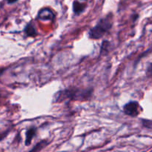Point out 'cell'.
Instances as JSON below:
<instances>
[{"instance_id": "10", "label": "cell", "mask_w": 152, "mask_h": 152, "mask_svg": "<svg viewBox=\"0 0 152 152\" xmlns=\"http://www.w3.org/2000/svg\"><path fill=\"white\" fill-rule=\"evenodd\" d=\"M147 73H148V75H152V64L150 65V67L148 68V70H147Z\"/></svg>"}, {"instance_id": "11", "label": "cell", "mask_w": 152, "mask_h": 152, "mask_svg": "<svg viewBox=\"0 0 152 152\" xmlns=\"http://www.w3.org/2000/svg\"><path fill=\"white\" fill-rule=\"evenodd\" d=\"M6 134H7V133H1V134H0V141H1V140L4 139V137H5Z\"/></svg>"}, {"instance_id": "13", "label": "cell", "mask_w": 152, "mask_h": 152, "mask_svg": "<svg viewBox=\"0 0 152 152\" xmlns=\"http://www.w3.org/2000/svg\"><path fill=\"white\" fill-rule=\"evenodd\" d=\"M3 71H4V69H3V68H0V76H1V74H2Z\"/></svg>"}, {"instance_id": "2", "label": "cell", "mask_w": 152, "mask_h": 152, "mask_svg": "<svg viewBox=\"0 0 152 152\" xmlns=\"http://www.w3.org/2000/svg\"><path fill=\"white\" fill-rule=\"evenodd\" d=\"M112 26L111 23V17L107 16V17L102 19L97 25L95 27H94L90 31H89L88 36L91 39H100L101 37H103L107 32H108Z\"/></svg>"}, {"instance_id": "9", "label": "cell", "mask_w": 152, "mask_h": 152, "mask_svg": "<svg viewBox=\"0 0 152 152\" xmlns=\"http://www.w3.org/2000/svg\"><path fill=\"white\" fill-rule=\"evenodd\" d=\"M142 124L144 127L147 128V129H152V120H142Z\"/></svg>"}, {"instance_id": "8", "label": "cell", "mask_w": 152, "mask_h": 152, "mask_svg": "<svg viewBox=\"0 0 152 152\" xmlns=\"http://www.w3.org/2000/svg\"><path fill=\"white\" fill-rule=\"evenodd\" d=\"M25 31L27 35L29 36V37H35L37 35V31H36L35 28L31 24L25 28Z\"/></svg>"}, {"instance_id": "4", "label": "cell", "mask_w": 152, "mask_h": 152, "mask_svg": "<svg viewBox=\"0 0 152 152\" xmlns=\"http://www.w3.org/2000/svg\"><path fill=\"white\" fill-rule=\"evenodd\" d=\"M39 18L42 20H50L53 18V13L49 9H42L39 13Z\"/></svg>"}, {"instance_id": "6", "label": "cell", "mask_w": 152, "mask_h": 152, "mask_svg": "<svg viewBox=\"0 0 152 152\" xmlns=\"http://www.w3.org/2000/svg\"><path fill=\"white\" fill-rule=\"evenodd\" d=\"M85 8V4H81L79 1H74V4H73V9H74V11L75 13H80L81 12L83 11Z\"/></svg>"}, {"instance_id": "7", "label": "cell", "mask_w": 152, "mask_h": 152, "mask_svg": "<svg viewBox=\"0 0 152 152\" xmlns=\"http://www.w3.org/2000/svg\"><path fill=\"white\" fill-rule=\"evenodd\" d=\"M48 144V141L46 140H44V141H41V142H38V143L37 144V145H35V146L34 147V148H32V150H31L30 152H38L40 150L42 149L44 147H45L46 145H47Z\"/></svg>"}, {"instance_id": "3", "label": "cell", "mask_w": 152, "mask_h": 152, "mask_svg": "<svg viewBox=\"0 0 152 152\" xmlns=\"http://www.w3.org/2000/svg\"><path fill=\"white\" fill-rule=\"evenodd\" d=\"M124 113L130 117H137L140 114V105L137 102L132 101L125 105L123 108Z\"/></svg>"}, {"instance_id": "5", "label": "cell", "mask_w": 152, "mask_h": 152, "mask_svg": "<svg viewBox=\"0 0 152 152\" xmlns=\"http://www.w3.org/2000/svg\"><path fill=\"white\" fill-rule=\"evenodd\" d=\"M36 134V129L34 128H31V129H28L26 132V140H25V144L27 145H30L32 141V139L34 138V135Z\"/></svg>"}, {"instance_id": "1", "label": "cell", "mask_w": 152, "mask_h": 152, "mask_svg": "<svg viewBox=\"0 0 152 152\" xmlns=\"http://www.w3.org/2000/svg\"><path fill=\"white\" fill-rule=\"evenodd\" d=\"M93 90L92 89H83V88H71L59 91L56 94V99L58 101L63 99H71V100L86 101L88 100L91 96Z\"/></svg>"}, {"instance_id": "12", "label": "cell", "mask_w": 152, "mask_h": 152, "mask_svg": "<svg viewBox=\"0 0 152 152\" xmlns=\"http://www.w3.org/2000/svg\"><path fill=\"white\" fill-rule=\"evenodd\" d=\"M16 1H17V0H7L8 3H14L16 2Z\"/></svg>"}]
</instances>
